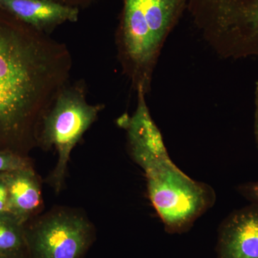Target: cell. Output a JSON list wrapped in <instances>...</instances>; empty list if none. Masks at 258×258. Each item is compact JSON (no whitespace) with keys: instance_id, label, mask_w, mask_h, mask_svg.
Listing matches in <instances>:
<instances>
[{"instance_id":"cell-1","label":"cell","mask_w":258,"mask_h":258,"mask_svg":"<svg viewBox=\"0 0 258 258\" xmlns=\"http://www.w3.org/2000/svg\"><path fill=\"white\" fill-rule=\"evenodd\" d=\"M69 47L0 9V151L23 154L69 83Z\"/></svg>"},{"instance_id":"cell-2","label":"cell","mask_w":258,"mask_h":258,"mask_svg":"<svg viewBox=\"0 0 258 258\" xmlns=\"http://www.w3.org/2000/svg\"><path fill=\"white\" fill-rule=\"evenodd\" d=\"M187 4L188 0H123L115 45L123 74L136 91L150 92L162 47Z\"/></svg>"},{"instance_id":"cell-3","label":"cell","mask_w":258,"mask_h":258,"mask_svg":"<svg viewBox=\"0 0 258 258\" xmlns=\"http://www.w3.org/2000/svg\"><path fill=\"white\" fill-rule=\"evenodd\" d=\"M129 153L144 171L149 200L167 233L187 232L215 205V190L180 170L169 157L164 140L147 150Z\"/></svg>"},{"instance_id":"cell-4","label":"cell","mask_w":258,"mask_h":258,"mask_svg":"<svg viewBox=\"0 0 258 258\" xmlns=\"http://www.w3.org/2000/svg\"><path fill=\"white\" fill-rule=\"evenodd\" d=\"M187 10L219 55L258 57V0H188Z\"/></svg>"},{"instance_id":"cell-5","label":"cell","mask_w":258,"mask_h":258,"mask_svg":"<svg viewBox=\"0 0 258 258\" xmlns=\"http://www.w3.org/2000/svg\"><path fill=\"white\" fill-rule=\"evenodd\" d=\"M86 94L84 81L67 83L42 119L37 143L57 152V164L48 178L56 192L63 186L73 149L103 109L102 104L88 103Z\"/></svg>"},{"instance_id":"cell-6","label":"cell","mask_w":258,"mask_h":258,"mask_svg":"<svg viewBox=\"0 0 258 258\" xmlns=\"http://www.w3.org/2000/svg\"><path fill=\"white\" fill-rule=\"evenodd\" d=\"M25 233L29 258H82L95 237L86 217L64 209L25 224Z\"/></svg>"},{"instance_id":"cell-7","label":"cell","mask_w":258,"mask_h":258,"mask_svg":"<svg viewBox=\"0 0 258 258\" xmlns=\"http://www.w3.org/2000/svg\"><path fill=\"white\" fill-rule=\"evenodd\" d=\"M216 258H258V206L230 213L218 229Z\"/></svg>"},{"instance_id":"cell-8","label":"cell","mask_w":258,"mask_h":258,"mask_svg":"<svg viewBox=\"0 0 258 258\" xmlns=\"http://www.w3.org/2000/svg\"><path fill=\"white\" fill-rule=\"evenodd\" d=\"M0 9L48 35L64 23H76L81 11L54 0H0Z\"/></svg>"},{"instance_id":"cell-9","label":"cell","mask_w":258,"mask_h":258,"mask_svg":"<svg viewBox=\"0 0 258 258\" xmlns=\"http://www.w3.org/2000/svg\"><path fill=\"white\" fill-rule=\"evenodd\" d=\"M2 176L8 191L10 212L25 225L41 207L38 177L31 166L2 173Z\"/></svg>"},{"instance_id":"cell-10","label":"cell","mask_w":258,"mask_h":258,"mask_svg":"<svg viewBox=\"0 0 258 258\" xmlns=\"http://www.w3.org/2000/svg\"><path fill=\"white\" fill-rule=\"evenodd\" d=\"M25 225L10 212L0 213V254L26 248Z\"/></svg>"},{"instance_id":"cell-11","label":"cell","mask_w":258,"mask_h":258,"mask_svg":"<svg viewBox=\"0 0 258 258\" xmlns=\"http://www.w3.org/2000/svg\"><path fill=\"white\" fill-rule=\"evenodd\" d=\"M28 158L10 151H0V174L30 166Z\"/></svg>"},{"instance_id":"cell-12","label":"cell","mask_w":258,"mask_h":258,"mask_svg":"<svg viewBox=\"0 0 258 258\" xmlns=\"http://www.w3.org/2000/svg\"><path fill=\"white\" fill-rule=\"evenodd\" d=\"M236 190L241 196L248 200L250 204L258 206V181H249L238 185Z\"/></svg>"},{"instance_id":"cell-13","label":"cell","mask_w":258,"mask_h":258,"mask_svg":"<svg viewBox=\"0 0 258 258\" xmlns=\"http://www.w3.org/2000/svg\"><path fill=\"white\" fill-rule=\"evenodd\" d=\"M10 212L8 191L2 174H0V213Z\"/></svg>"},{"instance_id":"cell-14","label":"cell","mask_w":258,"mask_h":258,"mask_svg":"<svg viewBox=\"0 0 258 258\" xmlns=\"http://www.w3.org/2000/svg\"><path fill=\"white\" fill-rule=\"evenodd\" d=\"M54 1L79 8L81 10L90 8L93 5L96 4L97 2L99 1V0H54Z\"/></svg>"},{"instance_id":"cell-15","label":"cell","mask_w":258,"mask_h":258,"mask_svg":"<svg viewBox=\"0 0 258 258\" xmlns=\"http://www.w3.org/2000/svg\"><path fill=\"white\" fill-rule=\"evenodd\" d=\"M254 107H255V110H254V135L258 150V80L256 81L255 88H254Z\"/></svg>"},{"instance_id":"cell-16","label":"cell","mask_w":258,"mask_h":258,"mask_svg":"<svg viewBox=\"0 0 258 258\" xmlns=\"http://www.w3.org/2000/svg\"><path fill=\"white\" fill-rule=\"evenodd\" d=\"M0 258H29L26 248L11 253L0 254Z\"/></svg>"}]
</instances>
